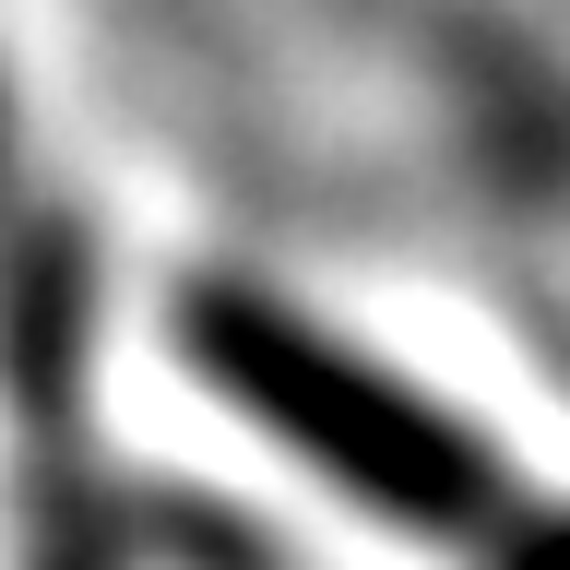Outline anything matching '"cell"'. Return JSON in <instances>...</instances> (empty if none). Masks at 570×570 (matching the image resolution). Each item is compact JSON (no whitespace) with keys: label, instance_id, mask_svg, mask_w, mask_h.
I'll use <instances>...</instances> for the list:
<instances>
[{"label":"cell","instance_id":"7a4b0ae2","mask_svg":"<svg viewBox=\"0 0 570 570\" xmlns=\"http://www.w3.org/2000/svg\"><path fill=\"white\" fill-rule=\"evenodd\" d=\"M499 559H511V570H570V523H511Z\"/></svg>","mask_w":570,"mask_h":570},{"label":"cell","instance_id":"6da1fadb","mask_svg":"<svg viewBox=\"0 0 570 570\" xmlns=\"http://www.w3.org/2000/svg\"><path fill=\"white\" fill-rule=\"evenodd\" d=\"M178 345L226 404H238L274 452H297L333 499L381 511L392 534H428V547H499L523 523L511 511V475L463 416H440L416 381H392L381 356H356L345 333L297 321L285 297H249V285H190L178 309Z\"/></svg>","mask_w":570,"mask_h":570}]
</instances>
